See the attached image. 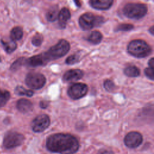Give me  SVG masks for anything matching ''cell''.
Instances as JSON below:
<instances>
[{
	"label": "cell",
	"mask_w": 154,
	"mask_h": 154,
	"mask_svg": "<svg viewBox=\"0 0 154 154\" xmlns=\"http://www.w3.org/2000/svg\"><path fill=\"white\" fill-rule=\"evenodd\" d=\"M46 146L53 153L73 154L78 150L79 143L77 138L71 134L58 133L48 137Z\"/></svg>",
	"instance_id": "1"
},
{
	"label": "cell",
	"mask_w": 154,
	"mask_h": 154,
	"mask_svg": "<svg viewBox=\"0 0 154 154\" xmlns=\"http://www.w3.org/2000/svg\"><path fill=\"white\" fill-rule=\"evenodd\" d=\"M102 39V34L98 31H93L88 35L87 37V40L90 43L97 45L100 43Z\"/></svg>",
	"instance_id": "17"
},
{
	"label": "cell",
	"mask_w": 154,
	"mask_h": 154,
	"mask_svg": "<svg viewBox=\"0 0 154 154\" xmlns=\"http://www.w3.org/2000/svg\"><path fill=\"white\" fill-rule=\"evenodd\" d=\"M134 28V25L129 23H122L119 24L116 28V31H128Z\"/></svg>",
	"instance_id": "24"
},
{
	"label": "cell",
	"mask_w": 154,
	"mask_h": 154,
	"mask_svg": "<svg viewBox=\"0 0 154 154\" xmlns=\"http://www.w3.org/2000/svg\"><path fill=\"white\" fill-rule=\"evenodd\" d=\"M24 136L20 133L9 131L6 133L3 140L4 146L8 149L20 146L24 141Z\"/></svg>",
	"instance_id": "6"
},
{
	"label": "cell",
	"mask_w": 154,
	"mask_h": 154,
	"mask_svg": "<svg viewBox=\"0 0 154 154\" xmlns=\"http://www.w3.org/2000/svg\"><path fill=\"white\" fill-rule=\"evenodd\" d=\"M154 26H152L150 28H149V32H150V34H152V35H153V34H154Z\"/></svg>",
	"instance_id": "32"
},
{
	"label": "cell",
	"mask_w": 154,
	"mask_h": 154,
	"mask_svg": "<svg viewBox=\"0 0 154 154\" xmlns=\"http://www.w3.org/2000/svg\"><path fill=\"white\" fill-rule=\"evenodd\" d=\"M10 98V93L8 91L0 89V108L5 106Z\"/></svg>",
	"instance_id": "22"
},
{
	"label": "cell",
	"mask_w": 154,
	"mask_h": 154,
	"mask_svg": "<svg viewBox=\"0 0 154 154\" xmlns=\"http://www.w3.org/2000/svg\"><path fill=\"white\" fill-rule=\"evenodd\" d=\"M103 86H104L105 89L107 91H109V92L112 91L115 89V87H116L114 83L110 79H106L104 81Z\"/></svg>",
	"instance_id": "27"
},
{
	"label": "cell",
	"mask_w": 154,
	"mask_h": 154,
	"mask_svg": "<svg viewBox=\"0 0 154 154\" xmlns=\"http://www.w3.org/2000/svg\"><path fill=\"white\" fill-rule=\"evenodd\" d=\"M124 73L128 77H137L140 75V70L135 66H129L125 69Z\"/></svg>",
	"instance_id": "18"
},
{
	"label": "cell",
	"mask_w": 154,
	"mask_h": 154,
	"mask_svg": "<svg viewBox=\"0 0 154 154\" xmlns=\"http://www.w3.org/2000/svg\"><path fill=\"white\" fill-rule=\"evenodd\" d=\"M70 48L69 42L64 39H61L57 44L51 47L48 51L43 53V54L48 63H49L50 61L64 56L69 52Z\"/></svg>",
	"instance_id": "2"
},
{
	"label": "cell",
	"mask_w": 154,
	"mask_h": 154,
	"mask_svg": "<svg viewBox=\"0 0 154 154\" xmlns=\"http://www.w3.org/2000/svg\"><path fill=\"white\" fill-rule=\"evenodd\" d=\"M143 136L138 132L132 131L126 134L124 138L125 144L129 148H136L143 142Z\"/></svg>",
	"instance_id": "10"
},
{
	"label": "cell",
	"mask_w": 154,
	"mask_h": 154,
	"mask_svg": "<svg viewBox=\"0 0 154 154\" xmlns=\"http://www.w3.org/2000/svg\"><path fill=\"white\" fill-rule=\"evenodd\" d=\"M48 105H49V103L46 100H42L40 102V106L43 109L46 108L48 106Z\"/></svg>",
	"instance_id": "29"
},
{
	"label": "cell",
	"mask_w": 154,
	"mask_h": 154,
	"mask_svg": "<svg viewBox=\"0 0 154 154\" xmlns=\"http://www.w3.org/2000/svg\"><path fill=\"white\" fill-rule=\"evenodd\" d=\"M99 154H114V153L111 151V150H106V149H104V150H101Z\"/></svg>",
	"instance_id": "30"
},
{
	"label": "cell",
	"mask_w": 154,
	"mask_h": 154,
	"mask_svg": "<svg viewBox=\"0 0 154 154\" xmlns=\"http://www.w3.org/2000/svg\"><path fill=\"white\" fill-rule=\"evenodd\" d=\"M104 18L99 16H94L91 13H86L81 15L79 19V24L81 29L84 31L89 30L95 26L102 25Z\"/></svg>",
	"instance_id": "5"
},
{
	"label": "cell",
	"mask_w": 154,
	"mask_h": 154,
	"mask_svg": "<svg viewBox=\"0 0 154 154\" xmlns=\"http://www.w3.org/2000/svg\"><path fill=\"white\" fill-rule=\"evenodd\" d=\"M148 65H149V67L153 69V67H154V58H151L149 60V61L148 62Z\"/></svg>",
	"instance_id": "31"
},
{
	"label": "cell",
	"mask_w": 154,
	"mask_h": 154,
	"mask_svg": "<svg viewBox=\"0 0 154 154\" xmlns=\"http://www.w3.org/2000/svg\"><path fill=\"white\" fill-rule=\"evenodd\" d=\"M147 6L141 3H128L123 8L124 15L132 19H140L143 17L147 13Z\"/></svg>",
	"instance_id": "4"
},
{
	"label": "cell",
	"mask_w": 154,
	"mask_h": 154,
	"mask_svg": "<svg viewBox=\"0 0 154 154\" xmlns=\"http://www.w3.org/2000/svg\"><path fill=\"white\" fill-rule=\"evenodd\" d=\"M50 123L49 117L46 114H41L33 119L31 122V128L35 132H42L49 126Z\"/></svg>",
	"instance_id": "8"
},
{
	"label": "cell",
	"mask_w": 154,
	"mask_h": 154,
	"mask_svg": "<svg viewBox=\"0 0 154 154\" xmlns=\"http://www.w3.org/2000/svg\"><path fill=\"white\" fill-rule=\"evenodd\" d=\"M84 76V72L80 69H71L67 71L63 76L64 82H71L81 79Z\"/></svg>",
	"instance_id": "11"
},
{
	"label": "cell",
	"mask_w": 154,
	"mask_h": 154,
	"mask_svg": "<svg viewBox=\"0 0 154 154\" xmlns=\"http://www.w3.org/2000/svg\"><path fill=\"white\" fill-rule=\"evenodd\" d=\"M16 107L20 112L22 113H27L32 110L33 105L30 100L22 98L17 102Z\"/></svg>",
	"instance_id": "14"
},
{
	"label": "cell",
	"mask_w": 154,
	"mask_h": 154,
	"mask_svg": "<svg viewBox=\"0 0 154 154\" xmlns=\"http://www.w3.org/2000/svg\"><path fill=\"white\" fill-rule=\"evenodd\" d=\"M128 52L136 58H144L152 52L151 47L143 40L136 39L129 42L128 45Z\"/></svg>",
	"instance_id": "3"
},
{
	"label": "cell",
	"mask_w": 154,
	"mask_h": 154,
	"mask_svg": "<svg viewBox=\"0 0 154 154\" xmlns=\"http://www.w3.org/2000/svg\"><path fill=\"white\" fill-rule=\"evenodd\" d=\"M14 93L19 96H26L31 97L34 94V92L30 90H26L22 86H17L14 89Z\"/></svg>",
	"instance_id": "21"
},
{
	"label": "cell",
	"mask_w": 154,
	"mask_h": 154,
	"mask_svg": "<svg viewBox=\"0 0 154 154\" xmlns=\"http://www.w3.org/2000/svg\"><path fill=\"white\" fill-rule=\"evenodd\" d=\"M23 29L20 26L14 27L10 32V38L11 40H19L23 37Z\"/></svg>",
	"instance_id": "19"
},
{
	"label": "cell",
	"mask_w": 154,
	"mask_h": 154,
	"mask_svg": "<svg viewBox=\"0 0 154 154\" xmlns=\"http://www.w3.org/2000/svg\"><path fill=\"white\" fill-rule=\"evenodd\" d=\"M88 91V87L84 83H75L67 90L69 96L74 100L84 97Z\"/></svg>",
	"instance_id": "9"
},
{
	"label": "cell",
	"mask_w": 154,
	"mask_h": 154,
	"mask_svg": "<svg viewBox=\"0 0 154 154\" xmlns=\"http://www.w3.org/2000/svg\"><path fill=\"white\" fill-rule=\"evenodd\" d=\"M1 61V57H0V62Z\"/></svg>",
	"instance_id": "33"
},
{
	"label": "cell",
	"mask_w": 154,
	"mask_h": 154,
	"mask_svg": "<svg viewBox=\"0 0 154 154\" xmlns=\"http://www.w3.org/2000/svg\"><path fill=\"white\" fill-rule=\"evenodd\" d=\"M80 60V55L78 54H75L67 58L66 60V63L69 65H72L78 63Z\"/></svg>",
	"instance_id": "25"
},
{
	"label": "cell",
	"mask_w": 154,
	"mask_h": 154,
	"mask_svg": "<svg viewBox=\"0 0 154 154\" xmlns=\"http://www.w3.org/2000/svg\"><path fill=\"white\" fill-rule=\"evenodd\" d=\"M26 62V59L23 57H21L16 60L11 66L10 69L12 71H16L20 67H21L22 65L25 64Z\"/></svg>",
	"instance_id": "23"
},
{
	"label": "cell",
	"mask_w": 154,
	"mask_h": 154,
	"mask_svg": "<svg viewBox=\"0 0 154 154\" xmlns=\"http://www.w3.org/2000/svg\"><path fill=\"white\" fill-rule=\"evenodd\" d=\"M1 42L7 53H8V54L12 53L17 48V44L14 41L10 40V41L5 42V40L2 39Z\"/></svg>",
	"instance_id": "20"
},
{
	"label": "cell",
	"mask_w": 154,
	"mask_h": 154,
	"mask_svg": "<svg viewBox=\"0 0 154 154\" xmlns=\"http://www.w3.org/2000/svg\"><path fill=\"white\" fill-rule=\"evenodd\" d=\"M90 5L97 10H105L109 8L113 4L112 0H92L89 2Z\"/></svg>",
	"instance_id": "13"
},
{
	"label": "cell",
	"mask_w": 154,
	"mask_h": 154,
	"mask_svg": "<svg viewBox=\"0 0 154 154\" xmlns=\"http://www.w3.org/2000/svg\"><path fill=\"white\" fill-rule=\"evenodd\" d=\"M71 17L70 12L69 10L66 7L63 8L58 13V19L59 26L61 28H65L66 25V22L70 19Z\"/></svg>",
	"instance_id": "15"
},
{
	"label": "cell",
	"mask_w": 154,
	"mask_h": 154,
	"mask_svg": "<svg viewBox=\"0 0 154 154\" xmlns=\"http://www.w3.org/2000/svg\"><path fill=\"white\" fill-rule=\"evenodd\" d=\"M48 63L46 60L43 53L32 56L26 60L25 64L31 67H38V66H43L46 65Z\"/></svg>",
	"instance_id": "12"
},
{
	"label": "cell",
	"mask_w": 154,
	"mask_h": 154,
	"mask_svg": "<svg viewBox=\"0 0 154 154\" xmlns=\"http://www.w3.org/2000/svg\"><path fill=\"white\" fill-rule=\"evenodd\" d=\"M43 41V37L40 33H37L32 38V43L35 46H39Z\"/></svg>",
	"instance_id": "26"
},
{
	"label": "cell",
	"mask_w": 154,
	"mask_h": 154,
	"mask_svg": "<svg viewBox=\"0 0 154 154\" xmlns=\"http://www.w3.org/2000/svg\"><path fill=\"white\" fill-rule=\"evenodd\" d=\"M46 83L45 76L38 72H30L25 78V84L31 89L38 90L42 88Z\"/></svg>",
	"instance_id": "7"
},
{
	"label": "cell",
	"mask_w": 154,
	"mask_h": 154,
	"mask_svg": "<svg viewBox=\"0 0 154 154\" xmlns=\"http://www.w3.org/2000/svg\"><path fill=\"white\" fill-rule=\"evenodd\" d=\"M144 73L145 75L149 78L150 80L153 81L154 79V75H153V69H152L150 67H147L144 70Z\"/></svg>",
	"instance_id": "28"
},
{
	"label": "cell",
	"mask_w": 154,
	"mask_h": 154,
	"mask_svg": "<svg viewBox=\"0 0 154 154\" xmlns=\"http://www.w3.org/2000/svg\"><path fill=\"white\" fill-rule=\"evenodd\" d=\"M59 9L58 5H52L47 11L46 14V19L49 22H54L58 19Z\"/></svg>",
	"instance_id": "16"
}]
</instances>
